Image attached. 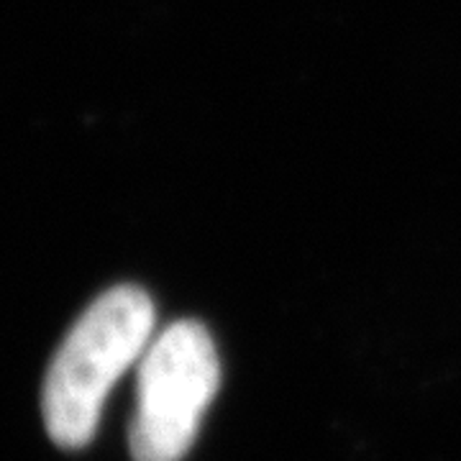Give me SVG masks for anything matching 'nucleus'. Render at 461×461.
<instances>
[{
	"label": "nucleus",
	"mask_w": 461,
	"mask_h": 461,
	"mask_svg": "<svg viewBox=\"0 0 461 461\" xmlns=\"http://www.w3.org/2000/svg\"><path fill=\"white\" fill-rule=\"evenodd\" d=\"M154 303L136 285L95 297L57 348L41 390L50 438L62 448L93 441L113 384L141 362L154 333Z\"/></svg>",
	"instance_id": "f257e3e1"
},
{
	"label": "nucleus",
	"mask_w": 461,
	"mask_h": 461,
	"mask_svg": "<svg viewBox=\"0 0 461 461\" xmlns=\"http://www.w3.org/2000/svg\"><path fill=\"white\" fill-rule=\"evenodd\" d=\"M221 384L213 339L198 321H177L147 346L139 366L129 446L133 461H182Z\"/></svg>",
	"instance_id": "f03ea898"
}]
</instances>
